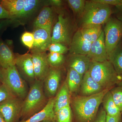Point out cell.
I'll list each match as a JSON object with an SVG mask.
<instances>
[{"label": "cell", "instance_id": "40", "mask_svg": "<svg viewBox=\"0 0 122 122\" xmlns=\"http://www.w3.org/2000/svg\"><path fill=\"white\" fill-rule=\"evenodd\" d=\"M50 1L51 5L56 7L61 6L62 4V1L60 0H52Z\"/></svg>", "mask_w": 122, "mask_h": 122}, {"label": "cell", "instance_id": "35", "mask_svg": "<svg viewBox=\"0 0 122 122\" xmlns=\"http://www.w3.org/2000/svg\"><path fill=\"white\" fill-rule=\"evenodd\" d=\"M107 114L103 109H101L98 113L95 119L92 122H106Z\"/></svg>", "mask_w": 122, "mask_h": 122}, {"label": "cell", "instance_id": "25", "mask_svg": "<svg viewBox=\"0 0 122 122\" xmlns=\"http://www.w3.org/2000/svg\"><path fill=\"white\" fill-rule=\"evenodd\" d=\"M102 103L103 109L107 115L113 117L122 115L121 112L114 102L110 90L107 91L105 95Z\"/></svg>", "mask_w": 122, "mask_h": 122}, {"label": "cell", "instance_id": "43", "mask_svg": "<svg viewBox=\"0 0 122 122\" xmlns=\"http://www.w3.org/2000/svg\"><path fill=\"white\" fill-rule=\"evenodd\" d=\"M0 82H2V76H1V71L0 69Z\"/></svg>", "mask_w": 122, "mask_h": 122}, {"label": "cell", "instance_id": "6", "mask_svg": "<svg viewBox=\"0 0 122 122\" xmlns=\"http://www.w3.org/2000/svg\"><path fill=\"white\" fill-rule=\"evenodd\" d=\"M104 28L105 44L108 56L121 42L122 22L116 18L111 17Z\"/></svg>", "mask_w": 122, "mask_h": 122}, {"label": "cell", "instance_id": "4", "mask_svg": "<svg viewBox=\"0 0 122 122\" xmlns=\"http://www.w3.org/2000/svg\"><path fill=\"white\" fill-rule=\"evenodd\" d=\"M110 6L94 2L86 1L85 10L80 21L81 28L102 25L111 17Z\"/></svg>", "mask_w": 122, "mask_h": 122}, {"label": "cell", "instance_id": "10", "mask_svg": "<svg viewBox=\"0 0 122 122\" xmlns=\"http://www.w3.org/2000/svg\"><path fill=\"white\" fill-rule=\"evenodd\" d=\"M35 79L44 82L51 67L46 52H33L31 54Z\"/></svg>", "mask_w": 122, "mask_h": 122}, {"label": "cell", "instance_id": "17", "mask_svg": "<svg viewBox=\"0 0 122 122\" xmlns=\"http://www.w3.org/2000/svg\"><path fill=\"white\" fill-rule=\"evenodd\" d=\"M53 21L52 10L49 7H45L35 19L34 26L35 28L44 29L51 33Z\"/></svg>", "mask_w": 122, "mask_h": 122}, {"label": "cell", "instance_id": "37", "mask_svg": "<svg viewBox=\"0 0 122 122\" xmlns=\"http://www.w3.org/2000/svg\"><path fill=\"white\" fill-rule=\"evenodd\" d=\"M10 19L9 14L2 6L0 1V20Z\"/></svg>", "mask_w": 122, "mask_h": 122}, {"label": "cell", "instance_id": "21", "mask_svg": "<svg viewBox=\"0 0 122 122\" xmlns=\"http://www.w3.org/2000/svg\"><path fill=\"white\" fill-rule=\"evenodd\" d=\"M15 65V55L8 45L0 41V68Z\"/></svg>", "mask_w": 122, "mask_h": 122}, {"label": "cell", "instance_id": "19", "mask_svg": "<svg viewBox=\"0 0 122 122\" xmlns=\"http://www.w3.org/2000/svg\"><path fill=\"white\" fill-rule=\"evenodd\" d=\"M103 31L102 25L81 28L74 34L85 41L93 43L99 37Z\"/></svg>", "mask_w": 122, "mask_h": 122}, {"label": "cell", "instance_id": "24", "mask_svg": "<svg viewBox=\"0 0 122 122\" xmlns=\"http://www.w3.org/2000/svg\"><path fill=\"white\" fill-rule=\"evenodd\" d=\"M109 60L112 64L117 74L122 78V82L118 86H122V44L121 42L109 55Z\"/></svg>", "mask_w": 122, "mask_h": 122}, {"label": "cell", "instance_id": "26", "mask_svg": "<svg viewBox=\"0 0 122 122\" xmlns=\"http://www.w3.org/2000/svg\"><path fill=\"white\" fill-rule=\"evenodd\" d=\"M40 1L37 0H25V5L22 11L14 18L16 20L24 19L29 17L35 12L39 5Z\"/></svg>", "mask_w": 122, "mask_h": 122}, {"label": "cell", "instance_id": "7", "mask_svg": "<svg viewBox=\"0 0 122 122\" xmlns=\"http://www.w3.org/2000/svg\"><path fill=\"white\" fill-rule=\"evenodd\" d=\"M72 27L69 18L65 17L61 14H59L57 21L53 28L52 43H59L70 46L72 38Z\"/></svg>", "mask_w": 122, "mask_h": 122}, {"label": "cell", "instance_id": "3", "mask_svg": "<svg viewBox=\"0 0 122 122\" xmlns=\"http://www.w3.org/2000/svg\"><path fill=\"white\" fill-rule=\"evenodd\" d=\"M88 71L104 89L110 90L116 85L119 86L122 82V78L109 60L102 62L91 61Z\"/></svg>", "mask_w": 122, "mask_h": 122}, {"label": "cell", "instance_id": "33", "mask_svg": "<svg viewBox=\"0 0 122 122\" xmlns=\"http://www.w3.org/2000/svg\"><path fill=\"white\" fill-rule=\"evenodd\" d=\"M13 97H15L8 87L2 83L0 84V103Z\"/></svg>", "mask_w": 122, "mask_h": 122}, {"label": "cell", "instance_id": "41", "mask_svg": "<svg viewBox=\"0 0 122 122\" xmlns=\"http://www.w3.org/2000/svg\"><path fill=\"white\" fill-rule=\"evenodd\" d=\"M0 122H7L5 120L4 116L0 113Z\"/></svg>", "mask_w": 122, "mask_h": 122}, {"label": "cell", "instance_id": "36", "mask_svg": "<svg viewBox=\"0 0 122 122\" xmlns=\"http://www.w3.org/2000/svg\"><path fill=\"white\" fill-rule=\"evenodd\" d=\"M13 22V21L11 19L0 20V32L5 30Z\"/></svg>", "mask_w": 122, "mask_h": 122}, {"label": "cell", "instance_id": "9", "mask_svg": "<svg viewBox=\"0 0 122 122\" xmlns=\"http://www.w3.org/2000/svg\"><path fill=\"white\" fill-rule=\"evenodd\" d=\"M15 66L21 77L27 81L32 83L35 81L33 65L31 54L15 55Z\"/></svg>", "mask_w": 122, "mask_h": 122}, {"label": "cell", "instance_id": "45", "mask_svg": "<svg viewBox=\"0 0 122 122\" xmlns=\"http://www.w3.org/2000/svg\"><path fill=\"white\" fill-rule=\"evenodd\" d=\"M122 122V118H121V119H120V122Z\"/></svg>", "mask_w": 122, "mask_h": 122}, {"label": "cell", "instance_id": "5", "mask_svg": "<svg viewBox=\"0 0 122 122\" xmlns=\"http://www.w3.org/2000/svg\"><path fill=\"white\" fill-rule=\"evenodd\" d=\"M0 69L2 83L15 97L24 100L29 92L28 87L15 66Z\"/></svg>", "mask_w": 122, "mask_h": 122}, {"label": "cell", "instance_id": "27", "mask_svg": "<svg viewBox=\"0 0 122 122\" xmlns=\"http://www.w3.org/2000/svg\"><path fill=\"white\" fill-rule=\"evenodd\" d=\"M55 115L57 122H72V113L70 105L60 109Z\"/></svg>", "mask_w": 122, "mask_h": 122}, {"label": "cell", "instance_id": "11", "mask_svg": "<svg viewBox=\"0 0 122 122\" xmlns=\"http://www.w3.org/2000/svg\"><path fill=\"white\" fill-rule=\"evenodd\" d=\"M62 72L59 67L51 66L49 71L44 81V92L49 99L56 95L61 78Z\"/></svg>", "mask_w": 122, "mask_h": 122}, {"label": "cell", "instance_id": "23", "mask_svg": "<svg viewBox=\"0 0 122 122\" xmlns=\"http://www.w3.org/2000/svg\"><path fill=\"white\" fill-rule=\"evenodd\" d=\"M83 77L72 68L68 69L66 80L70 94L75 93L79 91Z\"/></svg>", "mask_w": 122, "mask_h": 122}, {"label": "cell", "instance_id": "42", "mask_svg": "<svg viewBox=\"0 0 122 122\" xmlns=\"http://www.w3.org/2000/svg\"><path fill=\"white\" fill-rule=\"evenodd\" d=\"M41 122H57L56 120H45Z\"/></svg>", "mask_w": 122, "mask_h": 122}, {"label": "cell", "instance_id": "30", "mask_svg": "<svg viewBox=\"0 0 122 122\" xmlns=\"http://www.w3.org/2000/svg\"><path fill=\"white\" fill-rule=\"evenodd\" d=\"M110 91L116 105L122 114V86H115Z\"/></svg>", "mask_w": 122, "mask_h": 122}, {"label": "cell", "instance_id": "18", "mask_svg": "<svg viewBox=\"0 0 122 122\" xmlns=\"http://www.w3.org/2000/svg\"><path fill=\"white\" fill-rule=\"evenodd\" d=\"M70 93L65 80L56 96L54 97V110L55 114L60 109L70 104Z\"/></svg>", "mask_w": 122, "mask_h": 122}, {"label": "cell", "instance_id": "13", "mask_svg": "<svg viewBox=\"0 0 122 122\" xmlns=\"http://www.w3.org/2000/svg\"><path fill=\"white\" fill-rule=\"evenodd\" d=\"M33 34L34 41L32 52H46L52 44L51 34L41 28H35Z\"/></svg>", "mask_w": 122, "mask_h": 122}, {"label": "cell", "instance_id": "31", "mask_svg": "<svg viewBox=\"0 0 122 122\" xmlns=\"http://www.w3.org/2000/svg\"><path fill=\"white\" fill-rule=\"evenodd\" d=\"M50 53H56L63 54L67 52L69 49L66 46L59 43H52L49 47Z\"/></svg>", "mask_w": 122, "mask_h": 122}, {"label": "cell", "instance_id": "32", "mask_svg": "<svg viewBox=\"0 0 122 122\" xmlns=\"http://www.w3.org/2000/svg\"><path fill=\"white\" fill-rule=\"evenodd\" d=\"M22 43L30 49H32L34 41L33 33L25 32L22 34L21 37Z\"/></svg>", "mask_w": 122, "mask_h": 122}, {"label": "cell", "instance_id": "1", "mask_svg": "<svg viewBox=\"0 0 122 122\" xmlns=\"http://www.w3.org/2000/svg\"><path fill=\"white\" fill-rule=\"evenodd\" d=\"M109 89L89 96L79 95L72 99V105L78 122H92L98 113L103 99Z\"/></svg>", "mask_w": 122, "mask_h": 122}, {"label": "cell", "instance_id": "16", "mask_svg": "<svg viewBox=\"0 0 122 122\" xmlns=\"http://www.w3.org/2000/svg\"><path fill=\"white\" fill-rule=\"evenodd\" d=\"M105 90L92 78L88 71L83 75L79 91L81 96H89L100 93Z\"/></svg>", "mask_w": 122, "mask_h": 122}, {"label": "cell", "instance_id": "22", "mask_svg": "<svg viewBox=\"0 0 122 122\" xmlns=\"http://www.w3.org/2000/svg\"><path fill=\"white\" fill-rule=\"evenodd\" d=\"M25 3V0H2L1 3L13 20L22 11Z\"/></svg>", "mask_w": 122, "mask_h": 122}, {"label": "cell", "instance_id": "14", "mask_svg": "<svg viewBox=\"0 0 122 122\" xmlns=\"http://www.w3.org/2000/svg\"><path fill=\"white\" fill-rule=\"evenodd\" d=\"M54 100V97L49 99L47 105L43 110L28 119L18 122H41L45 120H56Z\"/></svg>", "mask_w": 122, "mask_h": 122}, {"label": "cell", "instance_id": "38", "mask_svg": "<svg viewBox=\"0 0 122 122\" xmlns=\"http://www.w3.org/2000/svg\"><path fill=\"white\" fill-rule=\"evenodd\" d=\"M122 115L113 117L107 115L106 122H119L122 118Z\"/></svg>", "mask_w": 122, "mask_h": 122}, {"label": "cell", "instance_id": "12", "mask_svg": "<svg viewBox=\"0 0 122 122\" xmlns=\"http://www.w3.org/2000/svg\"><path fill=\"white\" fill-rule=\"evenodd\" d=\"M87 56L91 61L102 62L109 60L105 44V34L103 30L97 39L92 43Z\"/></svg>", "mask_w": 122, "mask_h": 122}, {"label": "cell", "instance_id": "28", "mask_svg": "<svg viewBox=\"0 0 122 122\" xmlns=\"http://www.w3.org/2000/svg\"><path fill=\"white\" fill-rule=\"evenodd\" d=\"M86 1L85 0H68L67 2L74 13L81 18L84 12Z\"/></svg>", "mask_w": 122, "mask_h": 122}, {"label": "cell", "instance_id": "29", "mask_svg": "<svg viewBox=\"0 0 122 122\" xmlns=\"http://www.w3.org/2000/svg\"><path fill=\"white\" fill-rule=\"evenodd\" d=\"M48 60L51 66L58 68L63 64L65 57L63 54L50 53L48 55Z\"/></svg>", "mask_w": 122, "mask_h": 122}, {"label": "cell", "instance_id": "20", "mask_svg": "<svg viewBox=\"0 0 122 122\" xmlns=\"http://www.w3.org/2000/svg\"><path fill=\"white\" fill-rule=\"evenodd\" d=\"M92 43L86 41L74 34L69 48L71 54L86 55L89 52Z\"/></svg>", "mask_w": 122, "mask_h": 122}, {"label": "cell", "instance_id": "44", "mask_svg": "<svg viewBox=\"0 0 122 122\" xmlns=\"http://www.w3.org/2000/svg\"><path fill=\"white\" fill-rule=\"evenodd\" d=\"M120 6H122V0H120Z\"/></svg>", "mask_w": 122, "mask_h": 122}, {"label": "cell", "instance_id": "2", "mask_svg": "<svg viewBox=\"0 0 122 122\" xmlns=\"http://www.w3.org/2000/svg\"><path fill=\"white\" fill-rule=\"evenodd\" d=\"M48 100L44 92V82L35 80L31 83L28 93L23 100L21 120H26L43 110Z\"/></svg>", "mask_w": 122, "mask_h": 122}, {"label": "cell", "instance_id": "39", "mask_svg": "<svg viewBox=\"0 0 122 122\" xmlns=\"http://www.w3.org/2000/svg\"><path fill=\"white\" fill-rule=\"evenodd\" d=\"M115 14L116 18L122 22V6L118 5L116 7Z\"/></svg>", "mask_w": 122, "mask_h": 122}, {"label": "cell", "instance_id": "8", "mask_svg": "<svg viewBox=\"0 0 122 122\" xmlns=\"http://www.w3.org/2000/svg\"><path fill=\"white\" fill-rule=\"evenodd\" d=\"M23 100L13 97L0 103V113L7 122H18Z\"/></svg>", "mask_w": 122, "mask_h": 122}, {"label": "cell", "instance_id": "34", "mask_svg": "<svg viewBox=\"0 0 122 122\" xmlns=\"http://www.w3.org/2000/svg\"><path fill=\"white\" fill-rule=\"evenodd\" d=\"M94 2L107 5H114L115 7L120 5V0H93Z\"/></svg>", "mask_w": 122, "mask_h": 122}, {"label": "cell", "instance_id": "15", "mask_svg": "<svg viewBox=\"0 0 122 122\" xmlns=\"http://www.w3.org/2000/svg\"><path fill=\"white\" fill-rule=\"evenodd\" d=\"M69 59V68L83 76L88 71L91 60L86 55L71 54Z\"/></svg>", "mask_w": 122, "mask_h": 122}]
</instances>
